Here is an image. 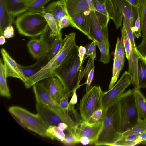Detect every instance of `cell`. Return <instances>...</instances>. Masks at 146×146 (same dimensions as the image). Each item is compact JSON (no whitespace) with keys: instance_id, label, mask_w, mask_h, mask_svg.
<instances>
[{"instance_id":"6da1fadb","label":"cell","mask_w":146,"mask_h":146,"mask_svg":"<svg viewBox=\"0 0 146 146\" xmlns=\"http://www.w3.org/2000/svg\"><path fill=\"white\" fill-rule=\"evenodd\" d=\"M76 33L66 35L64 44L59 52L38 72L27 78L24 83L26 88H30L42 80L54 76L56 70L66 58L78 48L75 40Z\"/></svg>"},{"instance_id":"7a4b0ae2","label":"cell","mask_w":146,"mask_h":146,"mask_svg":"<svg viewBox=\"0 0 146 146\" xmlns=\"http://www.w3.org/2000/svg\"><path fill=\"white\" fill-rule=\"evenodd\" d=\"M103 126L94 144L113 146L121 137L119 105L117 101L106 110Z\"/></svg>"},{"instance_id":"3957f363","label":"cell","mask_w":146,"mask_h":146,"mask_svg":"<svg viewBox=\"0 0 146 146\" xmlns=\"http://www.w3.org/2000/svg\"><path fill=\"white\" fill-rule=\"evenodd\" d=\"M82 66L78 56L77 48L54 72V76L58 78L60 80L66 92L72 93L77 86L80 85L78 84V80Z\"/></svg>"},{"instance_id":"277c9868","label":"cell","mask_w":146,"mask_h":146,"mask_svg":"<svg viewBox=\"0 0 146 146\" xmlns=\"http://www.w3.org/2000/svg\"><path fill=\"white\" fill-rule=\"evenodd\" d=\"M15 23L19 33L24 36L35 37L40 36L48 26L40 12L27 11L18 16Z\"/></svg>"},{"instance_id":"5b68a950","label":"cell","mask_w":146,"mask_h":146,"mask_svg":"<svg viewBox=\"0 0 146 146\" xmlns=\"http://www.w3.org/2000/svg\"><path fill=\"white\" fill-rule=\"evenodd\" d=\"M121 134L133 127L139 118L135 102L134 89L124 92L118 99Z\"/></svg>"},{"instance_id":"8992f818","label":"cell","mask_w":146,"mask_h":146,"mask_svg":"<svg viewBox=\"0 0 146 146\" xmlns=\"http://www.w3.org/2000/svg\"><path fill=\"white\" fill-rule=\"evenodd\" d=\"M33 92L36 102H40L53 110L61 118L63 122L68 126L67 130L68 132L72 131L77 123L74 121L68 114V112L61 108L58 104L50 96L45 84L39 82L33 86Z\"/></svg>"},{"instance_id":"52a82bcc","label":"cell","mask_w":146,"mask_h":146,"mask_svg":"<svg viewBox=\"0 0 146 146\" xmlns=\"http://www.w3.org/2000/svg\"><path fill=\"white\" fill-rule=\"evenodd\" d=\"M8 111L25 127L40 136L46 137L48 126L38 114L32 113L22 107L12 106Z\"/></svg>"},{"instance_id":"ba28073f","label":"cell","mask_w":146,"mask_h":146,"mask_svg":"<svg viewBox=\"0 0 146 146\" xmlns=\"http://www.w3.org/2000/svg\"><path fill=\"white\" fill-rule=\"evenodd\" d=\"M100 86L90 87L81 100L79 110L81 119L86 122L93 113L103 108L102 97L103 93Z\"/></svg>"},{"instance_id":"9c48e42d","label":"cell","mask_w":146,"mask_h":146,"mask_svg":"<svg viewBox=\"0 0 146 146\" xmlns=\"http://www.w3.org/2000/svg\"><path fill=\"white\" fill-rule=\"evenodd\" d=\"M58 35L52 31L48 26L38 39H31L27 46L32 57L37 59L46 57L52 42Z\"/></svg>"},{"instance_id":"30bf717a","label":"cell","mask_w":146,"mask_h":146,"mask_svg":"<svg viewBox=\"0 0 146 146\" xmlns=\"http://www.w3.org/2000/svg\"><path fill=\"white\" fill-rule=\"evenodd\" d=\"M131 83V76L128 72L125 71L111 89L103 92L102 105L104 109L106 111L109 107L114 104Z\"/></svg>"},{"instance_id":"8fae6325","label":"cell","mask_w":146,"mask_h":146,"mask_svg":"<svg viewBox=\"0 0 146 146\" xmlns=\"http://www.w3.org/2000/svg\"><path fill=\"white\" fill-rule=\"evenodd\" d=\"M74 135L80 138L84 136L90 140L91 144H94L101 131L103 121L94 124H89L82 119L77 122Z\"/></svg>"},{"instance_id":"7c38bea8","label":"cell","mask_w":146,"mask_h":146,"mask_svg":"<svg viewBox=\"0 0 146 146\" xmlns=\"http://www.w3.org/2000/svg\"><path fill=\"white\" fill-rule=\"evenodd\" d=\"M1 51L7 77L17 78L24 83L26 78L19 68L18 64L12 58L4 48H2Z\"/></svg>"},{"instance_id":"4fadbf2b","label":"cell","mask_w":146,"mask_h":146,"mask_svg":"<svg viewBox=\"0 0 146 146\" xmlns=\"http://www.w3.org/2000/svg\"><path fill=\"white\" fill-rule=\"evenodd\" d=\"M37 113L48 127L49 126H57L63 122L60 116L53 110L40 102H36Z\"/></svg>"},{"instance_id":"5bb4252c","label":"cell","mask_w":146,"mask_h":146,"mask_svg":"<svg viewBox=\"0 0 146 146\" xmlns=\"http://www.w3.org/2000/svg\"><path fill=\"white\" fill-rule=\"evenodd\" d=\"M48 79L45 85L46 88L51 97L58 103L66 93L64 86L60 80L56 77Z\"/></svg>"},{"instance_id":"9a60e30c","label":"cell","mask_w":146,"mask_h":146,"mask_svg":"<svg viewBox=\"0 0 146 146\" xmlns=\"http://www.w3.org/2000/svg\"><path fill=\"white\" fill-rule=\"evenodd\" d=\"M91 11H86L71 17L70 26L80 30L88 37L91 19Z\"/></svg>"},{"instance_id":"2e32d148","label":"cell","mask_w":146,"mask_h":146,"mask_svg":"<svg viewBox=\"0 0 146 146\" xmlns=\"http://www.w3.org/2000/svg\"><path fill=\"white\" fill-rule=\"evenodd\" d=\"M42 11L51 13L55 18L58 26L62 18L65 16L70 17L67 10L66 0L53 1L44 7Z\"/></svg>"},{"instance_id":"e0dca14e","label":"cell","mask_w":146,"mask_h":146,"mask_svg":"<svg viewBox=\"0 0 146 146\" xmlns=\"http://www.w3.org/2000/svg\"><path fill=\"white\" fill-rule=\"evenodd\" d=\"M104 4L110 19L113 21L117 29L121 26L123 14L115 0H106Z\"/></svg>"},{"instance_id":"ac0fdd59","label":"cell","mask_w":146,"mask_h":146,"mask_svg":"<svg viewBox=\"0 0 146 146\" xmlns=\"http://www.w3.org/2000/svg\"><path fill=\"white\" fill-rule=\"evenodd\" d=\"M123 17L129 23L131 27L137 17V9L126 0H115Z\"/></svg>"},{"instance_id":"d6986e66","label":"cell","mask_w":146,"mask_h":146,"mask_svg":"<svg viewBox=\"0 0 146 146\" xmlns=\"http://www.w3.org/2000/svg\"><path fill=\"white\" fill-rule=\"evenodd\" d=\"M91 19L88 38L100 42L103 40V28L100 24L94 11H91Z\"/></svg>"},{"instance_id":"ffe728a7","label":"cell","mask_w":146,"mask_h":146,"mask_svg":"<svg viewBox=\"0 0 146 146\" xmlns=\"http://www.w3.org/2000/svg\"><path fill=\"white\" fill-rule=\"evenodd\" d=\"M103 39L102 42H99L94 41L101 53L99 61L106 64L110 62L111 58L109 53L110 45L109 41L108 27L103 28Z\"/></svg>"},{"instance_id":"44dd1931","label":"cell","mask_w":146,"mask_h":146,"mask_svg":"<svg viewBox=\"0 0 146 146\" xmlns=\"http://www.w3.org/2000/svg\"><path fill=\"white\" fill-rule=\"evenodd\" d=\"M14 18L10 13L5 0H0V34L3 35L4 31L8 26L12 25Z\"/></svg>"},{"instance_id":"7402d4cb","label":"cell","mask_w":146,"mask_h":146,"mask_svg":"<svg viewBox=\"0 0 146 146\" xmlns=\"http://www.w3.org/2000/svg\"><path fill=\"white\" fill-rule=\"evenodd\" d=\"M66 3L71 17L90 10L86 0H66Z\"/></svg>"},{"instance_id":"603a6c76","label":"cell","mask_w":146,"mask_h":146,"mask_svg":"<svg viewBox=\"0 0 146 146\" xmlns=\"http://www.w3.org/2000/svg\"><path fill=\"white\" fill-rule=\"evenodd\" d=\"M31 0H5L11 15L14 17L27 11V5Z\"/></svg>"},{"instance_id":"cb8c5ba5","label":"cell","mask_w":146,"mask_h":146,"mask_svg":"<svg viewBox=\"0 0 146 146\" xmlns=\"http://www.w3.org/2000/svg\"><path fill=\"white\" fill-rule=\"evenodd\" d=\"M38 59L35 63L27 66H23L18 64L19 68L26 79L39 71L48 61L46 57Z\"/></svg>"},{"instance_id":"d4e9b609","label":"cell","mask_w":146,"mask_h":146,"mask_svg":"<svg viewBox=\"0 0 146 146\" xmlns=\"http://www.w3.org/2000/svg\"><path fill=\"white\" fill-rule=\"evenodd\" d=\"M96 16L102 27H108L110 19L104 4H102L96 0H93Z\"/></svg>"},{"instance_id":"484cf974","label":"cell","mask_w":146,"mask_h":146,"mask_svg":"<svg viewBox=\"0 0 146 146\" xmlns=\"http://www.w3.org/2000/svg\"><path fill=\"white\" fill-rule=\"evenodd\" d=\"M135 98L139 118L146 119V98L140 89H134Z\"/></svg>"},{"instance_id":"4316f807","label":"cell","mask_w":146,"mask_h":146,"mask_svg":"<svg viewBox=\"0 0 146 146\" xmlns=\"http://www.w3.org/2000/svg\"><path fill=\"white\" fill-rule=\"evenodd\" d=\"M5 66L2 60H0V95L1 96L9 99L11 95L7 81Z\"/></svg>"},{"instance_id":"83f0119b","label":"cell","mask_w":146,"mask_h":146,"mask_svg":"<svg viewBox=\"0 0 146 146\" xmlns=\"http://www.w3.org/2000/svg\"><path fill=\"white\" fill-rule=\"evenodd\" d=\"M64 43L61 33L58 34L52 42L49 52L46 56L49 61L59 52L63 47Z\"/></svg>"},{"instance_id":"f1b7e54d","label":"cell","mask_w":146,"mask_h":146,"mask_svg":"<svg viewBox=\"0 0 146 146\" xmlns=\"http://www.w3.org/2000/svg\"><path fill=\"white\" fill-rule=\"evenodd\" d=\"M46 137L61 142L64 139L65 137V135L63 131L56 125L48 126L46 129Z\"/></svg>"},{"instance_id":"f546056e","label":"cell","mask_w":146,"mask_h":146,"mask_svg":"<svg viewBox=\"0 0 146 146\" xmlns=\"http://www.w3.org/2000/svg\"><path fill=\"white\" fill-rule=\"evenodd\" d=\"M145 131L146 119L139 118L137 123L133 127L122 134L121 137L132 135H140Z\"/></svg>"},{"instance_id":"4dcf8cb0","label":"cell","mask_w":146,"mask_h":146,"mask_svg":"<svg viewBox=\"0 0 146 146\" xmlns=\"http://www.w3.org/2000/svg\"><path fill=\"white\" fill-rule=\"evenodd\" d=\"M138 78L139 89L146 88V65L140 58L138 64Z\"/></svg>"},{"instance_id":"1f68e13d","label":"cell","mask_w":146,"mask_h":146,"mask_svg":"<svg viewBox=\"0 0 146 146\" xmlns=\"http://www.w3.org/2000/svg\"><path fill=\"white\" fill-rule=\"evenodd\" d=\"M122 69L117 55L114 52L112 69V76L109 84V90L111 89L115 84Z\"/></svg>"},{"instance_id":"d6a6232c","label":"cell","mask_w":146,"mask_h":146,"mask_svg":"<svg viewBox=\"0 0 146 146\" xmlns=\"http://www.w3.org/2000/svg\"><path fill=\"white\" fill-rule=\"evenodd\" d=\"M139 135H132L121 137L113 146H132L137 145Z\"/></svg>"},{"instance_id":"836d02e7","label":"cell","mask_w":146,"mask_h":146,"mask_svg":"<svg viewBox=\"0 0 146 146\" xmlns=\"http://www.w3.org/2000/svg\"><path fill=\"white\" fill-rule=\"evenodd\" d=\"M139 12L142 37L144 38L146 36V0H141Z\"/></svg>"},{"instance_id":"e575fe53","label":"cell","mask_w":146,"mask_h":146,"mask_svg":"<svg viewBox=\"0 0 146 146\" xmlns=\"http://www.w3.org/2000/svg\"><path fill=\"white\" fill-rule=\"evenodd\" d=\"M51 0H31L29 2L27 11H30L41 13L45 5Z\"/></svg>"},{"instance_id":"d590c367","label":"cell","mask_w":146,"mask_h":146,"mask_svg":"<svg viewBox=\"0 0 146 146\" xmlns=\"http://www.w3.org/2000/svg\"><path fill=\"white\" fill-rule=\"evenodd\" d=\"M41 13L45 18L48 26L53 32L57 34H59L61 33L59 31L56 20L51 13L43 11Z\"/></svg>"},{"instance_id":"8d00e7d4","label":"cell","mask_w":146,"mask_h":146,"mask_svg":"<svg viewBox=\"0 0 146 146\" xmlns=\"http://www.w3.org/2000/svg\"><path fill=\"white\" fill-rule=\"evenodd\" d=\"M125 48L123 41L118 37L115 51L117 55L122 68H123L125 61Z\"/></svg>"},{"instance_id":"74e56055","label":"cell","mask_w":146,"mask_h":146,"mask_svg":"<svg viewBox=\"0 0 146 146\" xmlns=\"http://www.w3.org/2000/svg\"><path fill=\"white\" fill-rule=\"evenodd\" d=\"M106 111L103 108L97 109L92 115L86 123L89 124H94L103 121Z\"/></svg>"},{"instance_id":"f35d334b","label":"cell","mask_w":146,"mask_h":146,"mask_svg":"<svg viewBox=\"0 0 146 146\" xmlns=\"http://www.w3.org/2000/svg\"><path fill=\"white\" fill-rule=\"evenodd\" d=\"M84 84L77 86L72 91V96L69 102L68 106V111H71L75 116V117H78V115L76 112L75 108V105L77 103L78 101L77 96L76 92L77 90Z\"/></svg>"},{"instance_id":"ab89813d","label":"cell","mask_w":146,"mask_h":146,"mask_svg":"<svg viewBox=\"0 0 146 146\" xmlns=\"http://www.w3.org/2000/svg\"><path fill=\"white\" fill-rule=\"evenodd\" d=\"M123 25L130 42L131 48L137 50L138 49L136 46L134 40V36L131 29V27L129 22L124 18H123Z\"/></svg>"},{"instance_id":"60d3db41","label":"cell","mask_w":146,"mask_h":146,"mask_svg":"<svg viewBox=\"0 0 146 146\" xmlns=\"http://www.w3.org/2000/svg\"><path fill=\"white\" fill-rule=\"evenodd\" d=\"M121 39L123 42L126 57L128 59L129 57L131 50V43L126 31L123 27L121 29Z\"/></svg>"},{"instance_id":"b9f144b4","label":"cell","mask_w":146,"mask_h":146,"mask_svg":"<svg viewBox=\"0 0 146 146\" xmlns=\"http://www.w3.org/2000/svg\"><path fill=\"white\" fill-rule=\"evenodd\" d=\"M94 60L89 58L86 67H83L81 66L80 70V75L78 80V84L80 83L83 77L86 78L87 79L88 74L91 69L94 67Z\"/></svg>"},{"instance_id":"7bdbcfd3","label":"cell","mask_w":146,"mask_h":146,"mask_svg":"<svg viewBox=\"0 0 146 146\" xmlns=\"http://www.w3.org/2000/svg\"><path fill=\"white\" fill-rule=\"evenodd\" d=\"M137 17L135 21L134 25L131 28L134 36L138 38L141 36V29L139 9H137Z\"/></svg>"},{"instance_id":"ee69618b","label":"cell","mask_w":146,"mask_h":146,"mask_svg":"<svg viewBox=\"0 0 146 146\" xmlns=\"http://www.w3.org/2000/svg\"><path fill=\"white\" fill-rule=\"evenodd\" d=\"M80 139L75 135L68 133L65 135V138L62 143L66 145H73L80 143Z\"/></svg>"},{"instance_id":"f6af8a7d","label":"cell","mask_w":146,"mask_h":146,"mask_svg":"<svg viewBox=\"0 0 146 146\" xmlns=\"http://www.w3.org/2000/svg\"><path fill=\"white\" fill-rule=\"evenodd\" d=\"M96 46L94 40L92 41L91 43L88 45L86 54L87 56L86 58L89 57L94 61L96 59Z\"/></svg>"},{"instance_id":"bcb514c9","label":"cell","mask_w":146,"mask_h":146,"mask_svg":"<svg viewBox=\"0 0 146 146\" xmlns=\"http://www.w3.org/2000/svg\"><path fill=\"white\" fill-rule=\"evenodd\" d=\"M72 94L66 93L64 96L58 102V104L60 107L62 109L68 111V99Z\"/></svg>"},{"instance_id":"7dc6e473","label":"cell","mask_w":146,"mask_h":146,"mask_svg":"<svg viewBox=\"0 0 146 146\" xmlns=\"http://www.w3.org/2000/svg\"><path fill=\"white\" fill-rule=\"evenodd\" d=\"M70 16H65L60 19L58 24L59 30L60 32H61L62 29L70 26Z\"/></svg>"},{"instance_id":"c3c4849f","label":"cell","mask_w":146,"mask_h":146,"mask_svg":"<svg viewBox=\"0 0 146 146\" xmlns=\"http://www.w3.org/2000/svg\"><path fill=\"white\" fill-rule=\"evenodd\" d=\"M137 47L139 52L146 60V36L143 38L141 42Z\"/></svg>"},{"instance_id":"681fc988","label":"cell","mask_w":146,"mask_h":146,"mask_svg":"<svg viewBox=\"0 0 146 146\" xmlns=\"http://www.w3.org/2000/svg\"><path fill=\"white\" fill-rule=\"evenodd\" d=\"M14 35V29L12 25L7 27L5 29L3 35L6 38L9 39L13 38Z\"/></svg>"},{"instance_id":"f907efd6","label":"cell","mask_w":146,"mask_h":146,"mask_svg":"<svg viewBox=\"0 0 146 146\" xmlns=\"http://www.w3.org/2000/svg\"><path fill=\"white\" fill-rule=\"evenodd\" d=\"M94 66L90 71L86 79V81L84 84L86 85V92H87L90 87L91 84L93 80L94 75Z\"/></svg>"},{"instance_id":"816d5d0a","label":"cell","mask_w":146,"mask_h":146,"mask_svg":"<svg viewBox=\"0 0 146 146\" xmlns=\"http://www.w3.org/2000/svg\"><path fill=\"white\" fill-rule=\"evenodd\" d=\"M78 56L81 64H82L84 60V56L86 54L87 49L85 46H80L78 47Z\"/></svg>"},{"instance_id":"f5cc1de1","label":"cell","mask_w":146,"mask_h":146,"mask_svg":"<svg viewBox=\"0 0 146 146\" xmlns=\"http://www.w3.org/2000/svg\"><path fill=\"white\" fill-rule=\"evenodd\" d=\"M137 9L140 8L141 0H126Z\"/></svg>"},{"instance_id":"db71d44e","label":"cell","mask_w":146,"mask_h":146,"mask_svg":"<svg viewBox=\"0 0 146 146\" xmlns=\"http://www.w3.org/2000/svg\"><path fill=\"white\" fill-rule=\"evenodd\" d=\"M80 143L83 145H91V142L89 139L87 137L82 136L80 139Z\"/></svg>"},{"instance_id":"11a10c76","label":"cell","mask_w":146,"mask_h":146,"mask_svg":"<svg viewBox=\"0 0 146 146\" xmlns=\"http://www.w3.org/2000/svg\"><path fill=\"white\" fill-rule=\"evenodd\" d=\"M57 126L60 130L63 131L67 130L68 128V125L64 122L60 123Z\"/></svg>"},{"instance_id":"9f6ffc18","label":"cell","mask_w":146,"mask_h":146,"mask_svg":"<svg viewBox=\"0 0 146 146\" xmlns=\"http://www.w3.org/2000/svg\"><path fill=\"white\" fill-rule=\"evenodd\" d=\"M146 139V131L145 132L139 135L137 140V144H140L141 142Z\"/></svg>"},{"instance_id":"6f0895ef","label":"cell","mask_w":146,"mask_h":146,"mask_svg":"<svg viewBox=\"0 0 146 146\" xmlns=\"http://www.w3.org/2000/svg\"><path fill=\"white\" fill-rule=\"evenodd\" d=\"M88 5L90 11H95L93 0H86Z\"/></svg>"},{"instance_id":"680465c9","label":"cell","mask_w":146,"mask_h":146,"mask_svg":"<svg viewBox=\"0 0 146 146\" xmlns=\"http://www.w3.org/2000/svg\"><path fill=\"white\" fill-rule=\"evenodd\" d=\"M5 38L3 35H1L0 36V45H2L6 42Z\"/></svg>"},{"instance_id":"91938a15","label":"cell","mask_w":146,"mask_h":146,"mask_svg":"<svg viewBox=\"0 0 146 146\" xmlns=\"http://www.w3.org/2000/svg\"><path fill=\"white\" fill-rule=\"evenodd\" d=\"M100 3L102 4H104L106 0H96Z\"/></svg>"},{"instance_id":"94428289","label":"cell","mask_w":146,"mask_h":146,"mask_svg":"<svg viewBox=\"0 0 146 146\" xmlns=\"http://www.w3.org/2000/svg\"><path fill=\"white\" fill-rule=\"evenodd\" d=\"M141 144L143 145H146V139L141 142Z\"/></svg>"},{"instance_id":"6125c7cd","label":"cell","mask_w":146,"mask_h":146,"mask_svg":"<svg viewBox=\"0 0 146 146\" xmlns=\"http://www.w3.org/2000/svg\"><path fill=\"white\" fill-rule=\"evenodd\" d=\"M144 62L145 63V64L146 65V60L145 59H144L143 60Z\"/></svg>"}]
</instances>
